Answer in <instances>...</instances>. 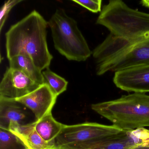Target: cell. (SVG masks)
<instances>
[{"instance_id":"cell-1","label":"cell","mask_w":149,"mask_h":149,"mask_svg":"<svg viewBox=\"0 0 149 149\" xmlns=\"http://www.w3.org/2000/svg\"><path fill=\"white\" fill-rule=\"evenodd\" d=\"M96 22L110 32L93 50L99 61H104L130 45L149 37V14L132 9L121 0H111L104 6Z\"/></svg>"},{"instance_id":"cell-2","label":"cell","mask_w":149,"mask_h":149,"mask_svg":"<svg viewBox=\"0 0 149 149\" xmlns=\"http://www.w3.org/2000/svg\"><path fill=\"white\" fill-rule=\"evenodd\" d=\"M48 26V22L36 10L13 25L6 33L8 60L22 55L31 58L41 71L49 68L53 56L47 42Z\"/></svg>"},{"instance_id":"cell-3","label":"cell","mask_w":149,"mask_h":149,"mask_svg":"<svg viewBox=\"0 0 149 149\" xmlns=\"http://www.w3.org/2000/svg\"><path fill=\"white\" fill-rule=\"evenodd\" d=\"M91 109L123 131L149 127V95L134 93L93 104Z\"/></svg>"},{"instance_id":"cell-4","label":"cell","mask_w":149,"mask_h":149,"mask_svg":"<svg viewBox=\"0 0 149 149\" xmlns=\"http://www.w3.org/2000/svg\"><path fill=\"white\" fill-rule=\"evenodd\" d=\"M56 49L68 60L85 61L92 54L75 20L62 8L56 9L48 22Z\"/></svg>"},{"instance_id":"cell-5","label":"cell","mask_w":149,"mask_h":149,"mask_svg":"<svg viewBox=\"0 0 149 149\" xmlns=\"http://www.w3.org/2000/svg\"><path fill=\"white\" fill-rule=\"evenodd\" d=\"M123 131L115 125L96 123L66 125L56 138L54 148L85 143L109 136Z\"/></svg>"},{"instance_id":"cell-6","label":"cell","mask_w":149,"mask_h":149,"mask_svg":"<svg viewBox=\"0 0 149 149\" xmlns=\"http://www.w3.org/2000/svg\"><path fill=\"white\" fill-rule=\"evenodd\" d=\"M149 65V37L130 45L115 56L97 64L96 73L102 75L132 67Z\"/></svg>"},{"instance_id":"cell-7","label":"cell","mask_w":149,"mask_h":149,"mask_svg":"<svg viewBox=\"0 0 149 149\" xmlns=\"http://www.w3.org/2000/svg\"><path fill=\"white\" fill-rule=\"evenodd\" d=\"M144 143L140 129L123 131L109 136L61 147L68 149H132Z\"/></svg>"},{"instance_id":"cell-8","label":"cell","mask_w":149,"mask_h":149,"mask_svg":"<svg viewBox=\"0 0 149 149\" xmlns=\"http://www.w3.org/2000/svg\"><path fill=\"white\" fill-rule=\"evenodd\" d=\"M40 85L19 70L9 67L0 84V97L15 100L31 93Z\"/></svg>"},{"instance_id":"cell-9","label":"cell","mask_w":149,"mask_h":149,"mask_svg":"<svg viewBox=\"0 0 149 149\" xmlns=\"http://www.w3.org/2000/svg\"><path fill=\"white\" fill-rule=\"evenodd\" d=\"M116 86L127 92H149V65L132 67L115 72Z\"/></svg>"},{"instance_id":"cell-10","label":"cell","mask_w":149,"mask_h":149,"mask_svg":"<svg viewBox=\"0 0 149 149\" xmlns=\"http://www.w3.org/2000/svg\"><path fill=\"white\" fill-rule=\"evenodd\" d=\"M57 97L49 87L43 84L31 93L15 100L30 109L38 121L52 113Z\"/></svg>"},{"instance_id":"cell-11","label":"cell","mask_w":149,"mask_h":149,"mask_svg":"<svg viewBox=\"0 0 149 149\" xmlns=\"http://www.w3.org/2000/svg\"><path fill=\"white\" fill-rule=\"evenodd\" d=\"M37 121L30 109L14 99L0 97V128L8 130L12 122L22 125Z\"/></svg>"},{"instance_id":"cell-12","label":"cell","mask_w":149,"mask_h":149,"mask_svg":"<svg viewBox=\"0 0 149 149\" xmlns=\"http://www.w3.org/2000/svg\"><path fill=\"white\" fill-rule=\"evenodd\" d=\"M9 67L19 70L40 85L44 84L42 71L35 64L31 58L19 55L9 60Z\"/></svg>"},{"instance_id":"cell-13","label":"cell","mask_w":149,"mask_h":149,"mask_svg":"<svg viewBox=\"0 0 149 149\" xmlns=\"http://www.w3.org/2000/svg\"><path fill=\"white\" fill-rule=\"evenodd\" d=\"M64 125L55 120L50 113L37 121L35 130L45 141L50 142L55 140Z\"/></svg>"},{"instance_id":"cell-14","label":"cell","mask_w":149,"mask_h":149,"mask_svg":"<svg viewBox=\"0 0 149 149\" xmlns=\"http://www.w3.org/2000/svg\"><path fill=\"white\" fill-rule=\"evenodd\" d=\"M44 84H47L53 93L58 96L66 91L68 87V81L51 70L49 68L42 71Z\"/></svg>"},{"instance_id":"cell-15","label":"cell","mask_w":149,"mask_h":149,"mask_svg":"<svg viewBox=\"0 0 149 149\" xmlns=\"http://www.w3.org/2000/svg\"><path fill=\"white\" fill-rule=\"evenodd\" d=\"M0 149H28L24 142L8 130L0 128Z\"/></svg>"},{"instance_id":"cell-16","label":"cell","mask_w":149,"mask_h":149,"mask_svg":"<svg viewBox=\"0 0 149 149\" xmlns=\"http://www.w3.org/2000/svg\"><path fill=\"white\" fill-rule=\"evenodd\" d=\"M22 141L28 149H53L55 140L50 142L45 141L35 130Z\"/></svg>"},{"instance_id":"cell-17","label":"cell","mask_w":149,"mask_h":149,"mask_svg":"<svg viewBox=\"0 0 149 149\" xmlns=\"http://www.w3.org/2000/svg\"><path fill=\"white\" fill-rule=\"evenodd\" d=\"M36 122L37 121L28 124L22 125L17 122H12L9 125L8 130L17 136L22 141L35 130Z\"/></svg>"},{"instance_id":"cell-18","label":"cell","mask_w":149,"mask_h":149,"mask_svg":"<svg viewBox=\"0 0 149 149\" xmlns=\"http://www.w3.org/2000/svg\"><path fill=\"white\" fill-rule=\"evenodd\" d=\"M23 0H9L6 1L0 10V32L7 19L8 15L12 9L16 5L22 2Z\"/></svg>"},{"instance_id":"cell-19","label":"cell","mask_w":149,"mask_h":149,"mask_svg":"<svg viewBox=\"0 0 149 149\" xmlns=\"http://www.w3.org/2000/svg\"><path fill=\"white\" fill-rule=\"evenodd\" d=\"M72 1L93 13H97L102 11V1L101 0H72Z\"/></svg>"},{"instance_id":"cell-20","label":"cell","mask_w":149,"mask_h":149,"mask_svg":"<svg viewBox=\"0 0 149 149\" xmlns=\"http://www.w3.org/2000/svg\"><path fill=\"white\" fill-rule=\"evenodd\" d=\"M143 135L144 144L149 145V130L143 128L142 129Z\"/></svg>"},{"instance_id":"cell-21","label":"cell","mask_w":149,"mask_h":149,"mask_svg":"<svg viewBox=\"0 0 149 149\" xmlns=\"http://www.w3.org/2000/svg\"><path fill=\"white\" fill-rule=\"evenodd\" d=\"M132 149H149V145L143 144L134 147Z\"/></svg>"},{"instance_id":"cell-22","label":"cell","mask_w":149,"mask_h":149,"mask_svg":"<svg viewBox=\"0 0 149 149\" xmlns=\"http://www.w3.org/2000/svg\"><path fill=\"white\" fill-rule=\"evenodd\" d=\"M140 4L145 7L149 8V0H143L140 1Z\"/></svg>"},{"instance_id":"cell-23","label":"cell","mask_w":149,"mask_h":149,"mask_svg":"<svg viewBox=\"0 0 149 149\" xmlns=\"http://www.w3.org/2000/svg\"><path fill=\"white\" fill-rule=\"evenodd\" d=\"M53 149H68L66 148H63V147H60V148H54Z\"/></svg>"}]
</instances>
